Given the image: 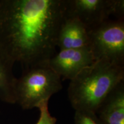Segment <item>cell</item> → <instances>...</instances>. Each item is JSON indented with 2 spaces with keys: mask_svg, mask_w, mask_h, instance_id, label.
I'll return each instance as SVG.
<instances>
[{
  "mask_svg": "<svg viewBox=\"0 0 124 124\" xmlns=\"http://www.w3.org/2000/svg\"><path fill=\"white\" fill-rule=\"evenodd\" d=\"M95 115L100 124H124V80L108 94Z\"/></svg>",
  "mask_w": 124,
  "mask_h": 124,
  "instance_id": "cell-8",
  "label": "cell"
},
{
  "mask_svg": "<svg viewBox=\"0 0 124 124\" xmlns=\"http://www.w3.org/2000/svg\"><path fill=\"white\" fill-rule=\"evenodd\" d=\"M123 80L124 65L95 60L70 80L67 93L71 106L75 111L95 115L108 94Z\"/></svg>",
  "mask_w": 124,
  "mask_h": 124,
  "instance_id": "cell-2",
  "label": "cell"
},
{
  "mask_svg": "<svg viewBox=\"0 0 124 124\" xmlns=\"http://www.w3.org/2000/svg\"><path fill=\"white\" fill-rule=\"evenodd\" d=\"M49 101H44L40 103L36 108L40 111L39 118L36 124H56L57 119L51 115L48 109Z\"/></svg>",
  "mask_w": 124,
  "mask_h": 124,
  "instance_id": "cell-10",
  "label": "cell"
},
{
  "mask_svg": "<svg viewBox=\"0 0 124 124\" xmlns=\"http://www.w3.org/2000/svg\"><path fill=\"white\" fill-rule=\"evenodd\" d=\"M95 60L106 59L124 66V20L108 19L89 30Z\"/></svg>",
  "mask_w": 124,
  "mask_h": 124,
  "instance_id": "cell-4",
  "label": "cell"
},
{
  "mask_svg": "<svg viewBox=\"0 0 124 124\" xmlns=\"http://www.w3.org/2000/svg\"><path fill=\"white\" fill-rule=\"evenodd\" d=\"M62 88V78L46 63L25 68L16 82V102L23 109H32Z\"/></svg>",
  "mask_w": 124,
  "mask_h": 124,
  "instance_id": "cell-3",
  "label": "cell"
},
{
  "mask_svg": "<svg viewBox=\"0 0 124 124\" xmlns=\"http://www.w3.org/2000/svg\"><path fill=\"white\" fill-rule=\"evenodd\" d=\"M74 124H100L95 115L89 113L75 111Z\"/></svg>",
  "mask_w": 124,
  "mask_h": 124,
  "instance_id": "cell-11",
  "label": "cell"
},
{
  "mask_svg": "<svg viewBox=\"0 0 124 124\" xmlns=\"http://www.w3.org/2000/svg\"><path fill=\"white\" fill-rule=\"evenodd\" d=\"M95 61L90 47L59 49L47 62L49 67L62 80H71Z\"/></svg>",
  "mask_w": 124,
  "mask_h": 124,
  "instance_id": "cell-6",
  "label": "cell"
},
{
  "mask_svg": "<svg viewBox=\"0 0 124 124\" xmlns=\"http://www.w3.org/2000/svg\"><path fill=\"white\" fill-rule=\"evenodd\" d=\"M13 66L0 54V100L10 103H15L16 78L12 71Z\"/></svg>",
  "mask_w": 124,
  "mask_h": 124,
  "instance_id": "cell-9",
  "label": "cell"
},
{
  "mask_svg": "<svg viewBox=\"0 0 124 124\" xmlns=\"http://www.w3.org/2000/svg\"><path fill=\"white\" fill-rule=\"evenodd\" d=\"M56 44L59 49L90 47L89 30L77 18L65 16L59 31Z\"/></svg>",
  "mask_w": 124,
  "mask_h": 124,
  "instance_id": "cell-7",
  "label": "cell"
},
{
  "mask_svg": "<svg viewBox=\"0 0 124 124\" xmlns=\"http://www.w3.org/2000/svg\"><path fill=\"white\" fill-rule=\"evenodd\" d=\"M67 17L78 19L88 29L97 27L113 16L124 20V0H65Z\"/></svg>",
  "mask_w": 124,
  "mask_h": 124,
  "instance_id": "cell-5",
  "label": "cell"
},
{
  "mask_svg": "<svg viewBox=\"0 0 124 124\" xmlns=\"http://www.w3.org/2000/svg\"><path fill=\"white\" fill-rule=\"evenodd\" d=\"M65 0H1L0 54L24 69L46 64L57 52Z\"/></svg>",
  "mask_w": 124,
  "mask_h": 124,
  "instance_id": "cell-1",
  "label": "cell"
}]
</instances>
